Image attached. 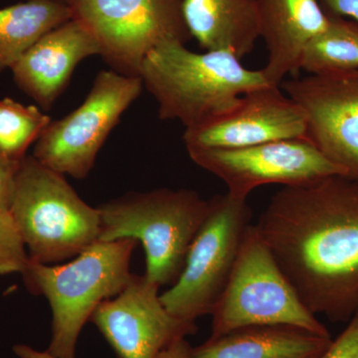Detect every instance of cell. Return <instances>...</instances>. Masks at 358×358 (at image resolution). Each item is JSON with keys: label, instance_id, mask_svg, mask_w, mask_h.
<instances>
[{"label": "cell", "instance_id": "cell-4", "mask_svg": "<svg viewBox=\"0 0 358 358\" xmlns=\"http://www.w3.org/2000/svg\"><path fill=\"white\" fill-rule=\"evenodd\" d=\"M209 208V200L192 189L128 193L98 207L99 241H141L147 261L145 275L160 288L178 280Z\"/></svg>", "mask_w": 358, "mask_h": 358}, {"label": "cell", "instance_id": "cell-11", "mask_svg": "<svg viewBox=\"0 0 358 358\" xmlns=\"http://www.w3.org/2000/svg\"><path fill=\"white\" fill-rule=\"evenodd\" d=\"M282 89L305 112L307 140L358 181V70L308 74Z\"/></svg>", "mask_w": 358, "mask_h": 358}, {"label": "cell", "instance_id": "cell-12", "mask_svg": "<svg viewBox=\"0 0 358 358\" xmlns=\"http://www.w3.org/2000/svg\"><path fill=\"white\" fill-rule=\"evenodd\" d=\"M159 287L134 275L121 293L96 308L93 322L120 358H155L179 338L196 331L195 322L173 317L162 303Z\"/></svg>", "mask_w": 358, "mask_h": 358}, {"label": "cell", "instance_id": "cell-9", "mask_svg": "<svg viewBox=\"0 0 358 358\" xmlns=\"http://www.w3.org/2000/svg\"><path fill=\"white\" fill-rule=\"evenodd\" d=\"M143 87L141 77L101 71L79 108L62 119L51 120L35 143L33 157L59 173L87 178L110 131Z\"/></svg>", "mask_w": 358, "mask_h": 358}, {"label": "cell", "instance_id": "cell-24", "mask_svg": "<svg viewBox=\"0 0 358 358\" xmlns=\"http://www.w3.org/2000/svg\"><path fill=\"white\" fill-rule=\"evenodd\" d=\"M20 164L0 157V199L13 197L14 179Z\"/></svg>", "mask_w": 358, "mask_h": 358}, {"label": "cell", "instance_id": "cell-1", "mask_svg": "<svg viewBox=\"0 0 358 358\" xmlns=\"http://www.w3.org/2000/svg\"><path fill=\"white\" fill-rule=\"evenodd\" d=\"M313 313L339 322L358 310V181L331 176L282 186L255 224Z\"/></svg>", "mask_w": 358, "mask_h": 358}, {"label": "cell", "instance_id": "cell-23", "mask_svg": "<svg viewBox=\"0 0 358 358\" xmlns=\"http://www.w3.org/2000/svg\"><path fill=\"white\" fill-rule=\"evenodd\" d=\"M327 14L358 23V0H320Z\"/></svg>", "mask_w": 358, "mask_h": 358}, {"label": "cell", "instance_id": "cell-8", "mask_svg": "<svg viewBox=\"0 0 358 358\" xmlns=\"http://www.w3.org/2000/svg\"><path fill=\"white\" fill-rule=\"evenodd\" d=\"M185 0H71L73 18L83 23L100 46V56L120 74L140 77L143 61L166 39L192 38Z\"/></svg>", "mask_w": 358, "mask_h": 358}, {"label": "cell", "instance_id": "cell-13", "mask_svg": "<svg viewBox=\"0 0 358 358\" xmlns=\"http://www.w3.org/2000/svg\"><path fill=\"white\" fill-rule=\"evenodd\" d=\"M286 140H307V119L298 103L272 85L244 94L231 109L183 134L186 148H240Z\"/></svg>", "mask_w": 358, "mask_h": 358}, {"label": "cell", "instance_id": "cell-15", "mask_svg": "<svg viewBox=\"0 0 358 358\" xmlns=\"http://www.w3.org/2000/svg\"><path fill=\"white\" fill-rule=\"evenodd\" d=\"M259 32L267 47L262 71L268 84L281 87L300 70L303 52L329 22L320 0H257Z\"/></svg>", "mask_w": 358, "mask_h": 358}, {"label": "cell", "instance_id": "cell-22", "mask_svg": "<svg viewBox=\"0 0 358 358\" xmlns=\"http://www.w3.org/2000/svg\"><path fill=\"white\" fill-rule=\"evenodd\" d=\"M317 358H358V310L345 331Z\"/></svg>", "mask_w": 358, "mask_h": 358}, {"label": "cell", "instance_id": "cell-7", "mask_svg": "<svg viewBox=\"0 0 358 358\" xmlns=\"http://www.w3.org/2000/svg\"><path fill=\"white\" fill-rule=\"evenodd\" d=\"M247 200L228 192L209 199L208 215L190 245L180 275L171 289L160 294L173 317L195 322L199 317L211 315L252 225Z\"/></svg>", "mask_w": 358, "mask_h": 358}, {"label": "cell", "instance_id": "cell-18", "mask_svg": "<svg viewBox=\"0 0 358 358\" xmlns=\"http://www.w3.org/2000/svg\"><path fill=\"white\" fill-rule=\"evenodd\" d=\"M72 18L64 0H27L0 8V73L13 69L40 38Z\"/></svg>", "mask_w": 358, "mask_h": 358}, {"label": "cell", "instance_id": "cell-16", "mask_svg": "<svg viewBox=\"0 0 358 358\" xmlns=\"http://www.w3.org/2000/svg\"><path fill=\"white\" fill-rule=\"evenodd\" d=\"M331 343L298 327L251 326L209 338L192 348V358H317Z\"/></svg>", "mask_w": 358, "mask_h": 358}, {"label": "cell", "instance_id": "cell-10", "mask_svg": "<svg viewBox=\"0 0 358 358\" xmlns=\"http://www.w3.org/2000/svg\"><path fill=\"white\" fill-rule=\"evenodd\" d=\"M190 159L225 183L228 193L248 199L259 186L306 185L331 176H345L307 140L271 141L240 148H187Z\"/></svg>", "mask_w": 358, "mask_h": 358}, {"label": "cell", "instance_id": "cell-27", "mask_svg": "<svg viewBox=\"0 0 358 358\" xmlns=\"http://www.w3.org/2000/svg\"><path fill=\"white\" fill-rule=\"evenodd\" d=\"M64 1L68 2V3H70L71 0H64Z\"/></svg>", "mask_w": 358, "mask_h": 358}, {"label": "cell", "instance_id": "cell-5", "mask_svg": "<svg viewBox=\"0 0 358 358\" xmlns=\"http://www.w3.org/2000/svg\"><path fill=\"white\" fill-rule=\"evenodd\" d=\"M11 210L32 262H64L100 237L99 209L77 194L64 174L33 155H26L16 171Z\"/></svg>", "mask_w": 358, "mask_h": 358}, {"label": "cell", "instance_id": "cell-17", "mask_svg": "<svg viewBox=\"0 0 358 358\" xmlns=\"http://www.w3.org/2000/svg\"><path fill=\"white\" fill-rule=\"evenodd\" d=\"M182 9L192 38L206 51L242 59L260 38L257 0H185Z\"/></svg>", "mask_w": 358, "mask_h": 358}, {"label": "cell", "instance_id": "cell-25", "mask_svg": "<svg viewBox=\"0 0 358 358\" xmlns=\"http://www.w3.org/2000/svg\"><path fill=\"white\" fill-rule=\"evenodd\" d=\"M155 358H192V348L185 338H179L162 350Z\"/></svg>", "mask_w": 358, "mask_h": 358}, {"label": "cell", "instance_id": "cell-14", "mask_svg": "<svg viewBox=\"0 0 358 358\" xmlns=\"http://www.w3.org/2000/svg\"><path fill=\"white\" fill-rule=\"evenodd\" d=\"M100 54L94 35L72 18L40 38L11 72L18 88L47 110L64 91L77 65Z\"/></svg>", "mask_w": 358, "mask_h": 358}, {"label": "cell", "instance_id": "cell-3", "mask_svg": "<svg viewBox=\"0 0 358 358\" xmlns=\"http://www.w3.org/2000/svg\"><path fill=\"white\" fill-rule=\"evenodd\" d=\"M138 241H98L65 264L30 261L23 277L32 293L42 294L52 310V338L47 352L75 358L80 334L96 308L117 296L133 279L129 271Z\"/></svg>", "mask_w": 358, "mask_h": 358}, {"label": "cell", "instance_id": "cell-6", "mask_svg": "<svg viewBox=\"0 0 358 358\" xmlns=\"http://www.w3.org/2000/svg\"><path fill=\"white\" fill-rule=\"evenodd\" d=\"M211 315L210 338L241 327L272 324L298 327L331 336L303 305L259 236L255 224L245 234L229 281Z\"/></svg>", "mask_w": 358, "mask_h": 358}, {"label": "cell", "instance_id": "cell-19", "mask_svg": "<svg viewBox=\"0 0 358 358\" xmlns=\"http://www.w3.org/2000/svg\"><path fill=\"white\" fill-rule=\"evenodd\" d=\"M329 16L327 29L308 45L300 70L308 74L358 70V23Z\"/></svg>", "mask_w": 358, "mask_h": 358}, {"label": "cell", "instance_id": "cell-2", "mask_svg": "<svg viewBox=\"0 0 358 358\" xmlns=\"http://www.w3.org/2000/svg\"><path fill=\"white\" fill-rule=\"evenodd\" d=\"M140 77L157 101L159 119L176 120L185 129L223 114L244 94L270 85L262 71L244 67L229 51L196 53L178 39L157 45L143 61Z\"/></svg>", "mask_w": 358, "mask_h": 358}, {"label": "cell", "instance_id": "cell-21", "mask_svg": "<svg viewBox=\"0 0 358 358\" xmlns=\"http://www.w3.org/2000/svg\"><path fill=\"white\" fill-rule=\"evenodd\" d=\"M10 199H0V275L23 274L30 262L11 210Z\"/></svg>", "mask_w": 358, "mask_h": 358}, {"label": "cell", "instance_id": "cell-26", "mask_svg": "<svg viewBox=\"0 0 358 358\" xmlns=\"http://www.w3.org/2000/svg\"><path fill=\"white\" fill-rule=\"evenodd\" d=\"M13 352L20 358H55L48 352H39L31 346L26 345H15L13 346Z\"/></svg>", "mask_w": 358, "mask_h": 358}, {"label": "cell", "instance_id": "cell-20", "mask_svg": "<svg viewBox=\"0 0 358 358\" xmlns=\"http://www.w3.org/2000/svg\"><path fill=\"white\" fill-rule=\"evenodd\" d=\"M50 122L51 117L36 106L0 99V157L21 162Z\"/></svg>", "mask_w": 358, "mask_h": 358}]
</instances>
